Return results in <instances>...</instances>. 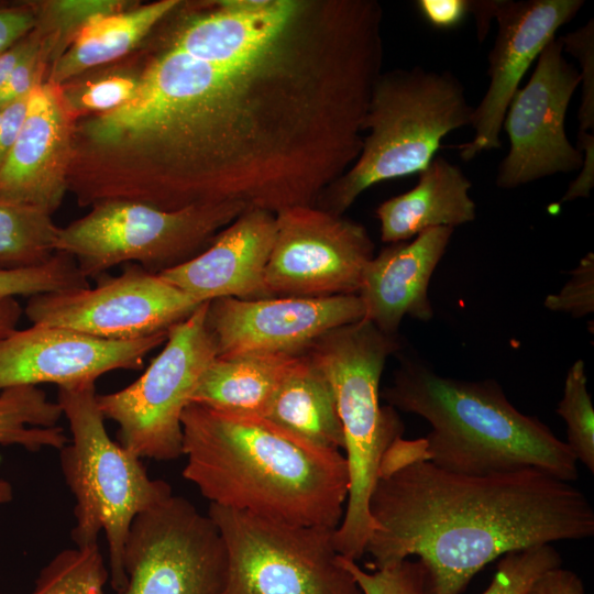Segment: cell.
I'll use <instances>...</instances> for the list:
<instances>
[{
    "instance_id": "cell-1",
    "label": "cell",
    "mask_w": 594,
    "mask_h": 594,
    "mask_svg": "<svg viewBox=\"0 0 594 594\" xmlns=\"http://www.w3.org/2000/svg\"><path fill=\"white\" fill-rule=\"evenodd\" d=\"M373 570L418 557L428 594H461L506 553L594 535V510L571 482L538 469L454 473L410 455L398 439L370 498Z\"/></svg>"
},
{
    "instance_id": "cell-2",
    "label": "cell",
    "mask_w": 594,
    "mask_h": 594,
    "mask_svg": "<svg viewBox=\"0 0 594 594\" xmlns=\"http://www.w3.org/2000/svg\"><path fill=\"white\" fill-rule=\"evenodd\" d=\"M183 476L210 504L336 530L349 473L340 451L314 446L264 416L190 403L183 411Z\"/></svg>"
},
{
    "instance_id": "cell-3",
    "label": "cell",
    "mask_w": 594,
    "mask_h": 594,
    "mask_svg": "<svg viewBox=\"0 0 594 594\" xmlns=\"http://www.w3.org/2000/svg\"><path fill=\"white\" fill-rule=\"evenodd\" d=\"M381 397L427 420L431 431L420 439L421 457L438 468L466 475L538 469L566 482L578 479L565 441L516 409L494 381L441 376L421 360L404 358Z\"/></svg>"
},
{
    "instance_id": "cell-4",
    "label": "cell",
    "mask_w": 594,
    "mask_h": 594,
    "mask_svg": "<svg viewBox=\"0 0 594 594\" xmlns=\"http://www.w3.org/2000/svg\"><path fill=\"white\" fill-rule=\"evenodd\" d=\"M398 349L396 336L362 319L330 330L305 352L329 382L343 429L349 491L333 544L354 561L365 553L375 528L369 505L382 462L404 432L396 409L380 403L385 363Z\"/></svg>"
},
{
    "instance_id": "cell-5",
    "label": "cell",
    "mask_w": 594,
    "mask_h": 594,
    "mask_svg": "<svg viewBox=\"0 0 594 594\" xmlns=\"http://www.w3.org/2000/svg\"><path fill=\"white\" fill-rule=\"evenodd\" d=\"M473 108L449 70L414 66L382 72L364 119L360 155L315 206L343 216L370 187L418 174L449 133L471 127Z\"/></svg>"
},
{
    "instance_id": "cell-6",
    "label": "cell",
    "mask_w": 594,
    "mask_h": 594,
    "mask_svg": "<svg viewBox=\"0 0 594 594\" xmlns=\"http://www.w3.org/2000/svg\"><path fill=\"white\" fill-rule=\"evenodd\" d=\"M95 383L58 387L57 403L72 436L59 450V461L76 501L72 539L76 547L90 546L105 531L109 581L118 594L127 583L123 553L132 521L173 492L167 482L148 476L141 458L110 438Z\"/></svg>"
},
{
    "instance_id": "cell-7",
    "label": "cell",
    "mask_w": 594,
    "mask_h": 594,
    "mask_svg": "<svg viewBox=\"0 0 594 594\" xmlns=\"http://www.w3.org/2000/svg\"><path fill=\"white\" fill-rule=\"evenodd\" d=\"M245 210L237 202L162 210L136 201H105L59 228L55 250L72 256L87 279L130 263L158 274L204 251Z\"/></svg>"
},
{
    "instance_id": "cell-8",
    "label": "cell",
    "mask_w": 594,
    "mask_h": 594,
    "mask_svg": "<svg viewBox=\"0 0 594 594\" xmlns=\"http://www.w3.org/2000/svg\"><path fill=\"white\" fill-rule=\"evenodd\" d=\"M208 516L227 553L222 594H362L334 548V530L215 504Z\"/></svg>"
},
{
    "instance_id": "cell-9",
    "label": "cell",
    "mask_w": 594,
    "mask_h": 594,
    "mask_svg": "<svg viewBox=\"0 0 594 594\" xmlns=\"http://www.w3.org/2000/svg\"><path fill=\"white\" fill-rule=\"evenodd\" d=\"M202 302L167 332L163 350L130 385L97 395L105 417L118 425L117 441L139 458L183 455L182 416L204 372L217 358Z\"/></svg>"
},
{
    "instance_id": "cell-10",
    "label": "cell",
    "mask_w": 594,
    "mask_h": 594,
    "mask_svg": "<svg viewBox=\"0 0 594 594\" xmlns=\"http://www.w3.org/2000/svg\"><path fill=\"white\" fill-rule=\"evenodd\" d=\"M123 568L118 594H222L227 553L212 519L172 495L134 518Z\"/></svg>"
},
{
    "instance_id": "cell-11",
    "label": "cell",
    "mask_w": 594,
    "mask_h": 594,
    "mask_svg": "<svg viewBox=\"0 0 594 594\" xmlns=\"http://www.w3.org/2000/svg\"><path fill=\"white\" fill-rule=\"evenodd\" d=\"M98 278L92 288L31 296L24 312L35 326L123 341L167 331L202 304L133 263L120 275Z\"/></svg>"
},
{
    "instance_id": "cell-12",
    "label": "cell",
    "mask_w": 594,
    "mask_h": 594,
    "mask_svg": "<svg viewBox=\"0 0 594 594\" xmlns=\"http://www.w3.org/2000/svg\"><path fill=\"white\" fill-rule=\"evenodd\" d=\"M275 238L264 276L267 297L358 295L374 243L355 221L315 205L275 213Z\"/></svg>"
},
{
    "instance_id": "cell-13",
    "label": "cell",
    "mask_w": 594,
    "mask_h": 594,
    "mask_svg": "<svg viewBox=\"0 0 594 594\" xmlns=\"http://www.w3.org/2000/svg\"><path fill=\"white\" fill-rule=\"evenodd\" d=\"M581 84L580 70L564 56L560 37L551 40L536 59L528 82L515 92L504 117L509 148L495 183L514 189L528 183L571 173L583 165V152L565 131L571 99Z\"/></svg>"
},
{
    "instance_id": "cell-14",
    "label": "cell",
    "mask_w": 594,
    "mask_h": 594,
    "mask_svg": "<svg viewBox=\"0 0 594 594\" xmlns=\"http://www.w3.org/2000/svg\"><path fill=\"white\" fill-rule=\"evenodd\" d=\"M364 315L359 295L219 298L208 302L206 324L217 358L299 355L324 333L360 321Z\"/></svg>"
},
{
    "instance_id": "cell-15",
    "label": "cell",
    "mask_w": 594,
    "mask_h": 594,
    "mask_svg": "<svg viewBox=\"0 0 594 594\" xmlns=\"http://www.w3.org/2000/svg\"><path fill=\"white\" fill-rule=\"evenodd\" d=\"M583 6V0H498L494 18L497 33L487 58L490 82L473 108V136L459 147L462 160L501 147L506 109L521 79L558 30Z\"/></svg>"
},
{
    "instance_id": "cell-16",
    "label": "cell",
    "mask_w": 594,
    "mask_h": 594,
    "mask_svg": "<svg viewBox=\"0 0 594 594\" xmlns=\"http://www.w3.org/2000/svg\"><path fill=\"white\" fill-rule=\"evenodd\" d=\"M167 331L134 340H106L69 329L32 324L0 340V393L15 386L57 387L96 382L114 370L141 369Z\"/></svg>"
},
{
    "instance_id": "cell-17",
    "label": "cell",
    "mask_w": 594,
    "mask_h": 594,
    "mask_svg": "<svg viewBox=\"0 0 594 594\" xmlns=\"http://www.w3.org/2000/svg\"><path fill=\"white\" fill-rule=\"evenodd\" d=\"M75 116L61 86L42 79L31 91L28 110L0 165V199L53 215L68 191Z\"/></svg>"
},
{
    "instance_id": "cell-18",
    "label": "cell",
    "mask_w": 594,
    "mask_h": 594,
    "mask_svg": "<svg viewBox=\"0 0 594 594\" xmlns=\"http://www.w3.org/2000/svg\"><path fill=\"white\" fill-rule=\"evenodd\" d=\"M275 230L274 213L248 209L204 251L158 275L199 302L265 298L264 276Z\"/></svg>"
},
{
    "instance_id": "cell-19",
    "label": "cell",
    "mask_w": 594,
    "mask_h": 594,
    "mask_svg": "<svg viewBox=\"0 0 594 594\" xmlns=\"http://www.w3.org/2000/svg\"><path fill=\"white\" fill-rule=\"evenodd\" d=\"M453 231L446 227L428 229L374 255L358 293L364 319L388 336H396L406 316L430 320L433 309L428 297L429 283Z\"/></svg>"
},
{
    "instance_id": "cell-20",
    "label": "cell",
    "mask_w": 594,
    "mask_h": 594,
    "mask_svg": "<svg viewBox=\"0 0 594 594\" xmlns=\"http://www.w3.org/2000/svg\"><path fill=\"white\" fill-rule=\"evenodd\" d=\"M471 187L460 166L436 156L418 173V182L411 189L377 207L382 241L393 244L428 229H454L473 221L476 205L470 196Z\"/></svg>"
},
{
    "instance_id": "cell-21",
    "label": "cell",
    "mask_w": 594,
    "mask_h": 594,
    "mask_svg": "<svg viewBox=\"0 0 594 594\" xmlns=\"http://www.w3.org/2000/svg\"><path fill=\"white\" fill-rule=\"evenodd\" d=\"M180 0L136 2L119 12L95 19L80 30L50 65L44 80L62 86L100 66H107L140 47Z\"/></svg>"
},
{
    "instance_id": "cell-22",
    "label": "cell",
    "mask_w": 594,
    "mask_h": 594,
    "mask_svg": "<svg viewBox=\"0 0 594 594\" xmlns=\"http://www.w3.org/2000/svg\"><path fill=\"white\" fill-rule=\"evenodd\" d=\"M299 355L216 358L198 381L190 403L230 414L264 416Z\"/></svg>"
},
{
    "instance_id": "cell-23",
    "label": "cell",
    "mask_w": 594,
    "mask_h": 594,
    "mask_svg": "<svg viewBox=\"0 0 594 594\" xmlns=\"http://www.w3.org/2000/svg\"><path fill=\"white\" fill-rule=\"evenodd\" d=\"M264 417L319 448L340 451L344 447L332 388L305 353L280 384Z\"/></svg>"
},
{
    "instance_id": "cell-24",
    "label": "cell",
    "mask_w": 594,
    "mask_h": 594,
    "mask_svg": "<svg viewBox=\"0 0 594 594\" xmlns=\"http://www.w3.org/2000/svg\"><path fill=\"white\" fill-rule=\"evenodd\" d=\"M63 416L57 402L37 386H15L0 393V444L19 446L36 452L61 450L68 438L57 426Z\"/></svg>"
},
{
    "instance_id": "cell-25",
    "label": "cell",
    "mask_w": 594,
    "mask_h": 594,
    "mask_svg": "<svg viewBox=\"0 0 594 594\" xmlns=\"http://www.w3.org/2000/svg\"><path fill=\"white\" fill-rule=\"evenodd\" d=\"M52 215L0 199V271L45 264L56 253L58 235Z\"/></svg>"
},
{
    "instance_id": "cell-26",
    "label": "cell",
    "mask_w": 594,
    "mask_h": 594,
    "mask_svg": "<svg viewBox=\"0 0 594 594\" xmlns=\"http://www.w3.org/2000/svg\"><path fill=\"white\" fill-rule=\"evenodd\" d=\"M108 581L109 570L98 543L68 548L40 571L31 594H105Z\"/></svg>"
},
{
    "instance_id": "cell-27",
    "label": "cell",
    "mask_w": 594,
    "mask_h": 594,
    "mask_svg": "<svg viewBox=\"0 0 594 594\" xmlns=\"http://www.w3.org/2000/svg\"><path fill=\"white\" fill-rule=\"evenodd\" d=\"M140 86L136 70L112 67L94 76L81 75L61 86L63 97L76 119L112 111L130 101Z\"/></svg>"
},
{
    "instance_id": "cell-28",
    "label": "cell",
    "mask_w": 594,
    "mask_h": 594,
    "mask_svg": "<svg viewBox=\"0 0 594 594\" xmlns=\"http://www.w3.org/2000/svg\"><path fill=\"white\" fill-rule=\"evenodd\" d=\"M586 383L584 361L578 360L568 371L557 413L566 424L565 443L576 461L594 473V409Z\"/></svg>"
},
{
    "instance_id": "cell-29",
    "label": "cell",
    "mask_w": 594,
    "mask_h": 594,
    "mask_svg": "<svg viewBox=\"0 0 594 594\" xmlns=\"http://www.w3.org/2000/svg\"><path fill=\"white\" fill-rule=\"evenodd\" d=\"M136 2L127 0L35 1L37 8L36 26L45 33L52 34L55 40V51L51 64L88 23L97 18L128 9Z\"/></svg>"
},
{
    "instance_id": "cell-30",
    "label": "cell",
    "mask_w": 594,
    "mask_h": 594,
    "mask_svg": "<svg viewBox=\"0 0 594 594\" xmlns=\"http://www.w3.org/2000/svg\"><path fill=\"white\" fill-rule=\"evenodd\" d=\"M89 287L75 260L56 252L45 264L0 271V300Z\"/></svg>"
},
{
    "instance_id": "cell-31",
    "label": "cell",
    "mask_w": 594,
    "mask_h": 594,
    "mask_svg": "<svg viewBox=\"0 0 594 594\" xmlns=\"http://www.w3.org/2000/svg\"><path fill=\"white\" fill-rule=\"evenodd\" d=\"M561 564V556L551 544L506 553L483 594H527L541 574Z\"/></svg>"
},
{
    "instance_id": "cell-32",
    "label": "cell",
    "mask_w": 594,
    "mask_h": 594,
    "mask_svg": "<svg viewBox=\"0 0 594 594\" xmlns=\"http://www.w3.org/2000/svg\"><path fill=\"white\" fill-rule=\"evenodd\" d=\"M341 562L362 594H428L426 569L419 560L405 559L372 572L364 571L356 561L342 556Z\"/></svg>"
},
{
    "instance_id": "cell-33",
    "label": "cell",
    "mask_w": 594,
    "mask_h": 594,
    "mask_svg": "<svg viewBox=\"0 0 594 594\" xmlns=\"http://www.w3.org/2000/svg\"><path fill=\"white\" fill-rule=\"evenodd\" d=\"M564 53L570 54L580 64L581 105L579 108L580 134L594 129V21L588 20L583 26L560 36Z\"/></svg>"
},
{
    "instance_id": "cell-34",
    "label": "cell",
    "mask_w": 594,
    "mask_h": 594,
    "mask_svg": "<svg viewBox=\"0 0 594 594\" xmlns=\"http://www.w3.org/2000/svg\"><path fill=\"white\" fill-rule=\"evenodd\" d=\"M544 307L575 318L594 312V254L588 252L571 272L570 279L544 299Z\"/></svg>"
},
{
    "instance_id": "cell-35",
    "label": "cell",
    "mask_w": 594,
    "mask_h": 594,
    "mask_svg": "<svg viewBox=\"0 0 594 594\" xmlns=\"http://www.w3.org/2000/svg\"><path fill=\"white\" fill-rule=\"evenodd\" d=\"M36 24L35 1L0 2V53L29 34Z\"/></svg>"
},
{
    "instance_id": "cell-36",
    "label": "cell",
    "mask_w": 594,
    "mask_h": 594,
    "mask_svg": "<svg viewBox=\"0 0 594 594\" xmlns=\"http://www.w3.org/2000/svg\"><path fill=\"white\" fill-rule=\"evenodd\" d=\"M421 16L435 29L458 26L470 14V0H418Z\"/></svg>"
},
{
    "instance_id": "cell-37",
    "label": "cell",
    "mask_w": 594,
    "mask_h": 594,
    "mask_svg": "<svg viewBox=\"0 0 594 594\" xmlns=\"http://www.w3.org/2000/svg\"><path fill=\"white\" fill-rule=\"evenodd\" d=\"M30 95L0 107V165L6 160L22 128Z\"/></svg>"
},
{
    "instance_id": "cell-38",
    "label": "cell",
    "mask_w": 594,
    "mask_h": 594,
    "mask_svg": "<svg viewBox=\"0 0 594 594\" xmlns=\"http://www.w3.org/2000/svg\"><path fill=\"white\" fill-rule=\"evenodd\" d=\"M527 594H584V585L575 572L558 566L541 574Z\"/></svg>"
},
{
    "instance_id": "cell-39",
    "label": "cell",
    "mask_w": 594,
    "mask_h": 594,
    "mask_svg": "<svg viewBox=\"0 0 594 594\" xmlns=\"http://www.w3.org/2000/svg\"><path fill=\"white\" fill-rule=\"evenodd\" d=\"M43 38V32L35 26L29 34L0 53V90L22 58Z\"/></svg>"
},
{
    "instance_id": "cell-40",
    "label": "cell",
    "mask_w": 594,
    "mask_h": 594,
    "mask_svg": "<svg viewBox=\"0 0 594 594\" xmlns=\"http://www.w3.org/2000/svg\"><path fill=\"white\" fill-rule=\"evenodd\" d=\"M581 145L578 147L583 152V170L576 180L571 184L561 201L573 200L578 197H587L593 186V133L579 134Z\"/></svg>"
},
{
    "instance_id": "cell-41",
    "label": "cell",
    "mask_w": 594,
    "mask_h": 594,
    "mask_svg": "<svg viewBox=\"0 0 594 594\" xmlns=\"http://www.w3.org/2000/svg\"><path fill=\"white\" fill-rule=\"evenodd\" d=\"M498 0H470V14L476 21V34L479 42L485 41L491 21L495 18Z\"/></svg>"
},
{
    "instance_id": "cell-42",
    "label": "cell",
    "mask_w": 594,
    "mask_h": 594,
    "mask_svg": "<svg viewBox=\"0 0 594 594\" xmlns=\"http://www.w3.org/2000/svg\"><path fill=\"white\" fill-rule=\"evenodd\" d=\"M22 312L15 298L0 300V340L16 329Z\"/></svg>"
},
{
    "instance_id": "cell-43",
    "label": "cell",
    "mask_w": 594,
    "mask_h": 594,
    "mask_svg": "<svg viewBox=\"0 0 594 594\" xmlns=\"http://www.w3.org/2000/svg\"><path fill=\"white\" fill-rule=\"evenodd\" d=\"M12 498H13V487L11 483L7 480L0 479V505L10 503Z\"/></svg>"
}]
</instances>
